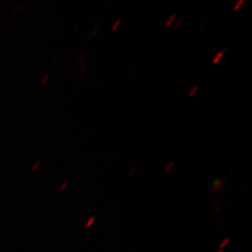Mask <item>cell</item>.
I'll list each match as a JSON object with an SVG mask.
<instances>
[{
    "label": "cell",
    "mask_w": 252,
    "mask_h": 252,
    "mask_svg": "<svg viewBox=\"0 0 252 252\" xmlns=\"http://www.w3.org/2000/svg\"><path fill=\"white\" fill-rule=\"evenodd\" d=\"M175 19H176V14H172L171 16L165 22V27H169Z\"/></svg>",
    "instance_id": "7"
},
{
    "label": "cell",
    "mask_w": 252,
    "mask_h": 252,
    "mask_svg": "<svg viewBox=\"0 0 252 252\" xmlns=\"http://www.w3.org/2000/svg\"><path fill=\"white\" fill-rule=\"evenodd\" d=\"M121 23H122V20H121V19H118L117 21L114 23V25L112 26L111 30H112V31H115V30H117V28L118 27H120Z\"/></svg>",
    "instance_id": "8"
},
{
    "label": "cell",
    "mask_w": 252,
    "mask_h": 252,
    "mask_svg": "<svg viewBox=\"0 0 252 252\" xmlns=\"http://www.w3.org/2000/svg\"><path fill=\"white\" fill-rule=\"evenodd\" d=\"M66 185H67V182H65V183H63V186H62V188H61V190H63L65 187H66Z\"/></svg>",
    "instance_id": "16"
},
{
    "label": "cell",
    "mask_w": 252,
    "mask_h": 252,
    "mask_svg": "<svg viewBox=\"0 0 252 252\" xmlns=\"http://www.w3.org/2000/svg\"><path fill=\"white\" fill-rule=\"evenodd\" d=\"M98 27H99V25H97L96 28H94V31H93V32L91 33L90 35H89V37H88V38L94 37V36H96V35H97V33H98Z\"/></svg>",
    "instance_id": "9"
},
{
    "label": "cell",
    "mask_w": 252,
    "mask_h": 252,
    "mask_svg": "<svg viewBox=\"0 0 252 252\" xmlns=\"http://www.w3.org/2000/svg\"><path fill=\"white\" fill-rule=\"evenodd\" d=\"M244 4H245V1H244V0H239L238 2H236L234 7V11H236V10H238V9H240L241 6L244 5Z\"/></svg>",
    "instance_id": "5"
},
{
    "label": "cell",
    "mask_w": 252,
    "mask_h": 252,
    "mask_svg": "<svg viewBox=\"0 0 252 252\" xmlns=\"http://www.w3.org/2000/svg\"><path fill=\"white\" fill-rule=\"evenodd\" d=\"M184 21V16H180V18H179V20L177 21V23L175 24V27L176 28H178V27H180V25H181V23Z\"/></svg>",
    "instance_id": "11"
},
{
    "label": "cell",
    "mask_w": 252,
    "mask_h": 252,
    "mask_svg": "<svg viewBox=\"0 0 252 252\" xmlns=\"http://www.w3.org/2000/svg\"><path fill=\"white\" fill-rule=\"evenodd\" d=\"M223 183H224V180H221V179H218V180H215L214 184H213L212 190L213 191H218V189H220L222 187Z\"/></svg>",
    "instance_id": "2"
},
{
    "label": "cell",
    "mask_w": 252,
    "mask_h": 252,
    "mask_svg": "<svg viewBox=\"0 0 252 252\" xmlns=\"http://www.w3.org/2000/svg\"><path fill=\"white\" fill-rule=\"evenodd\" d=\"M94 221H95V217L92 216L90 219H88V220L86 221V224H85V227L88 229V228H91L93 224L94 223Z\"/></svg>",
    "instance_id": "3"
},
{
    "label": "cell",
    "mask_w": 252,
    "mask_h": 252,
    "mask_svg": "<svg viewBox=\"0 0 252 252\" xmlns=\"http://www.w3.org/2000/svg\"><path fill=\"white\" fill-rule=\"evenodd\" d=\"M174 163H175L174 162H169V163L166 165V167L164 168V172H165V173H168V172L170 171L172 168H173V166H174Z\"/></svg>",
    "instance_id": "10"
},
{
    "label": "cell",
    "mask_w": 252,
    "mask_h": 252,
    "mask_svg": "<svg viewBox=\"0 0 252 252\" xmlns=\"http://www.w3.org/2000/svg\"><path fill=\"white\" fill-rule=\"evenodd\" d=\"M223 252V251H219V252Z\"/></svg>",
    "instance_id": "17"
},
{
    "label": "cell",
    "mask_w": 252,
    "mask_h": 252,
    "mask_svg": "<svg viewBox=\"0 0 252 252\" xmlns=\"http://www.w3.org/2000/svg\"><path fill=\"white\" fill-rule=\"evenodd\" d=\"M85 68H86V63H83V64H82V65H81V70H80V71H81V73L83 72V71H84V69H85Z\"/></svg>",
    "instance_id": "15"
},
{
    "label": "cell",
    "mask_w": 252,
    "mask_h": 252,
    "mask_svg": "<svg viewBox=\"0 0 252 252\" xmlns=\"http://www.w3.org/2000/svg\"><path fill=\"white\" fill-rule=\"evenodd\" d=\"M85 57H86V54H85V53H83V54H81V56L80 57V60H79L78 63H82V62H83V60L85 59Z\"/></svg>",
    "instance_id": "12"
},
{
    "label": "cell",
    "mask_w": 252,
    "mask_h": 252,
    "mask_svg": "<svg viewBox=\"0 0 252 252\" xmlns=\"http://www.w3.org/2000/svg\"><path fill=\"white\" fill-rule=\"evenodd\" d=\"M136 169H137V167H136V166H134V168H132V169L130 170V173H129V175H130V176H133V175L135 174V171H136Z\"/></svg>",
    "instance_id": "13"
},
{
    "label": "cell",
    "mask_w": 252,
    "mask_h": 252,
    "mask_svg": "<svg viewBox=\"0 0 252 252\" xmlns=\"http://www.w3.org/2000/svg\"><path fill=\"white\" fill-rule=\"evenodd\" d=\"M226 51H227V48L223 49V50H221V51H220V52L215 55V57L213 58V60H212V64H217V63H219V62L220 61V59L224 56Z\"/></svg>",
    "instance_id": "1"
},
{
    "label": "cell",
    "mask_w": 252,
    "mask_h": 252,
    "mask_svg": "<svg viewBox=\"0 0 252 252\" xmlns=\"http://www.w3.org/2000/svg\"><path fill=\"white\" fill-rule=\"evenodd\" d=\"M230 241H231L230 237H226L225 239H224L221 243L220 244V251H222V250L225 248L226 246L230 243Z\"/></svg>",
    "instance_id": "4"
},
{
    "label": "cell",
    "mask_w": 252,
    "mask_h": 252,
    "mask_svg": "<svg viewBox=\"0 0 252 252\" xmlns=\"http://www.w3.org/2000/svg\"><path fill=\"white\" fill-rule=\"evenodd\" d=\"M199 89V85H195L194 87H192L190 91H189V97H192L194 94H195V93L198 91Z\"/></svg>",
    "instance_id": "6"
},
{
    "label": "cell",
    "mask_w": 252,
    "mask_h": 252,
    "mask_svg": "<svg viewBox=\"0 0 252 252\" xmlns=\"http://www.w3.org/2000/svg\"><path fill=\"white\" fill-rule=\"evenodd\" d=\"M206 24H207V20H205V21L202 23V25L199 27V30H201L203 27H205V26H206Z\"/></svg>",
    "instance_id": "14"
}]
</instances>
